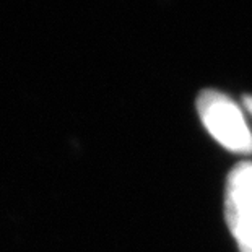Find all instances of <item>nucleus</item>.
Masks as SVG:
<instances>
[{"label":"nucleus","instance_id":"nucleus-1","mask_svg":"<svg viewBox=\"0 0 252 252\" xmlns=\"http://www.w3.org/2000/svg\"><path fill=\"white\" fill-rule=\"evenodd\" d=\"M197 114L208 133L233 153H252V132L243 111L234 101L217 90H203L197 96Z\"/></svg>","mask_w":252,"mask_h":252},{"label":"nucleus","instance_id":"nucleus-2","mask_svg":"<svg viewBox=\"0 0 252 252\" xmlns=\"http://www.w3.org/2000/svg\"><path fill=\"white\" fill-rule=\"evenodd\" d=\"M224 217L239 252H252V163L236 164L226 179Z\"/></svg>","mask_w":252,"mask_h":252},{"label":"nucleus","instance_id":"nucleus-3","mask_svg":"<svg viewBox=\"0 0 252 252\" xmlns=\"http://www.w3.org/2000/svg\"><path fill=\"white\" fill-rule=\"evenodd\" d=\"M244 106L249 111V114H252V96H244Z\"/></svg>","mask_w":252,"mask_h":252}]
</instances>
